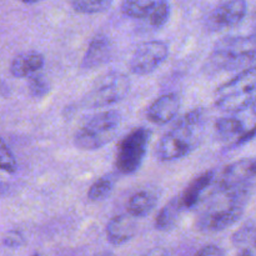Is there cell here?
Here are the masks:
<instances>
[{
	"instance_id": "4316f807",
	"label": "cell",
	"mask_w": 256,
	"mask_h": 256,
	"mask_svg": "<svg viewBox=\"0 0 256 256\" xmlns=\"http://www.w3.org/2000/svg\"><path fill=\"white\" fill-rule=\"evenodd\" d=\"M255 138H256V124L252 128H250V129H248L246 132H245L244 134L240 136V139L238 140L236 142H235L234 146H232V148L242 146V145H244V144H246V142H252V140L255 139Z\"/></svg>"
},
{
	"instance_id": "7a4b0ae2",
	"label": "cell",
	"mask_w": 256,
	"mask_h": 256,
	"mask_svg": "<svg viewBox=\"0 0 256 256\" xmlns=\"http://www.w3.org/2000/svg\"><path fill=\"white\" fill-rule=\"evenodd\" d=\"M205 122L202 109H194L178 119L172 129L156 144L155 155L160 162H174L189 155L199 145Z\"/></svg>"
},
{
	"instance_id": "603a6c76",
	"label": "cell",
	"mask_w": 256,
	"mask_h": 256,
	"mask_svg": "<svg viewBox=\"0 0 256 256\" xmlns=\"http://www.w3.org/2000/svg\"><path fill=\"white\" fill-rule=\"evenodd\" d=\"M170 12H172V9H170V5L166 0V2H162L158 8H155V9L152 10V14L145 19V22H146L152 28L160 29V28L164 26L168 22V20H169Z\"/></svg>"
},
{
	"instance_id": "1f68e13d",
	"label": "cell",
	"mask_w": 256,
	"mask_h": 256,
	"mask_svg": "<svg viewBox=\"0 0 256 256\" xmlns=\"http://www.w3.org/2000/svg\"><path fill=\"white\" fill-rule=\"evenodd\" d=\"M252 112H254V115H255V116H256V99H255L254 104L252 105Z\"/></svg>"
},
{
	"instance_id": "7402d4cb",
	"label": "cell",
	"mask_w": 256,
	"mask_h": 256,
	"mask_svg": "<svg viewBox=\"0 0 256 256\" xmlns=\"http://www.w3.org/2000/svg\"><path fill=\"white\" fill-rule=\"evenodd\" d=\"M28 89H29L30 95L32 98L42 99L49 94L50 82L42 72H36V74H32V76L28 78Z\"/></svg>"
},
{
	"instance_id": "7c38bea8",
	"label": "cell",
	"mask_w": 256,
	"mask_h": 256,
	"mask_svg": "<svg viewBox=\"0 0 256 256\" xmlns=\"http://www.w3.org/2000/svg\"><path fill=\"white\" fill-rule=\"evenodd\" d=\"M114 54L112 42L104 34H96L89 42L82 62V69H96L112 60Z\"/></svg>"
},
{
	"instance_id": "e0dca14e",
	"label": "cell",
	"mask_w": 256,
	"mask_h": 256,
	"mask_svg": "<svg viewBox=\"0 0 256 256\" xmlns=\"http://www.w3.org/2000/svg\"><path fill=\"white\" fill-rule=\"evenodd\" d=\"M158 196L152 190H142L135 192L128 200V214L134 218H145L155 209L158 204Z\"/></svg>"
},
{
	"instance_id": "5bb4252c",
	"label": "cell",
	"mask_w": 256,
	"mask_h": 256,
	"mask_svg": "<svg viewBox=\"0 0 256 256\" xmlns=\"http://www.w3.org/2000/svg\"><path fill=\"white\" fill-rule=\"evenodd\" d=\"M215 172L208 170L202 172L199 176L195 178L186 188L184 192L179 195L180 202H182L184 209H194L200 204L202 198L206 194V190L212 186L215 182Z\"/></svg>"
},
{
	"instance_id": "9a60e30c",
	"label": "cell",
	"mask_w": 256,
	"mask_h": 256,
	"mask_svg": "<svg viewBox=\"0 0 256 256\" xmlns=\"http://www.w3.org/2000/svg\"><path fill=\"white\" fill-rule=\"evenodd\" d=\"M45 65L44 55L38 52H25L18 54L10 64V72L14 78H29L42 72Z\"/></svg>"
},
{
	"instance_id": "44dd1931",
	"label": "cell",
	"mask_w": 256,
	"mask_h": 256,
	"mask_svg": "<svg viewBox=\"0 0 256 256\" xmlns=\"http://www.w3.org/2000/svg\"><path fill=\"white\" fill-rule=\"evenodd\" d=\"M114 0H69L72 9L82 14H98L109 9Z\"/></svg>"
},
{
	"instance_id": "484cf974",
	"label": "cell",
	"mask_w": 256,
	"mask_h": 256,
	"mask_svg": "<svg viewBox=\"0 0 256 256\" xmlns=\"http://www.w3.org/2000/svg\"><path fill=\"white\" fill-rule=\"evenodd\" d=\"M194 256H225V252L220 246L214 244H209L202 246V249L198 250Z\"/></svg>"
},
{
	"instance_id": "f1b7e54d",
	"label": "cell",
	"mask_w": 256,
	"mask_h": 256,
	"mask_svg": "<svg viewBox=\"0 0 256 256\" xmlns=\"http://www.w3.org/2000/svg\"><path fill=\"white\" fill-rule=\"evenodd\" d=\"M19 2H25V4H35V2H42V0H19Z\"/></svg>"
},
{
	"instance_id": "4dcf8cb0",
	"label": "cell",
	"mask_w": 256,
	"mask_h": 256,
	"mask_svg": "<svg viewBox=\"0 0 256 256\" xmlns=\"http://www.w3.org/2000/svg\"><path fill=\"white\" fill-rule=\"evenodd\" d=\"M252 25H254V34L256 35V12L254 14V18H252Z\"/></svg>"
},
{
	"instance_id": "d6986e66",
	"label": "cell",
	"mask_w": 256,
	"mask_h": 256,
	"mask_svg": "<svg viewBox=\"0 0 256 256\" xmlns=\"http://www.w3.org/2000/svg\"><path fill=\"white\" fill-rule=\"evenodd\" d=\"M166 0H122V10L126 16L145 20L155 8Z\"/></svg>"
},
{
	"instance_id": "2e32d148",
	"label": "cell",
	"mask_w": 256,
	"mask_h": 256,
	"mask_svg": "<svg viewBox=\"0 0 256 256\" xmlns=\"http://www.w3.org/2000/svg\"><path fill=\"white\" fill-rule=\"evenodd\" d=\"M215 134L218 139L226 142L230 148L234 146L235 142L240 139L242 134L246 132L244 122L236 116H224L215 122Z\"/></svg>"
},
{
	"instance_id": "277c9868",
	"label": "cell",
	"mask_w": 256,
	"mask_h": 256,
	"mask_svg": "<svg viewBox=\"0 0 256 256\" xmlns=\"http://www.w3.org/2000/svg\"><path fill=\"white\" fill-rule=\"evenodd\" d=\"M256 58V35L225 36L215 44L209 64L215 72H229L250 64Z\"/></svg>"
},
{
	"instance_id": "d6a6232c",
	"label": "cell",
	"mask_w": 256,
	"mask_h": 256,
	"mask_svg": "<svg viewBox=\"0 0 256 256\" xmlns=\"http://www.w3.org/2000/svg\"><path fill=\"white\" fill-rule=\"evenodd\" d=\"M255 245H256V238H255Z\"/></svg>"
},
{
	"instance_id": "6da1fadb",
	"label": "cell",
	"mask_w": 256,
	"mask_h": 256,
	"mask_svg": "<svg viewBox=\"0 0 256 256\" xmlns=\"http://www.w3.org/2000/svg\"><path fill=\"white\" fill-rule=\"evenodd\" d=\"M254 186L229 188L212 184L196 209L195 226L206 234L224 232L236 224L244 215L245 208L252 198Z\"/></svg>"
},
{
	"instance_id": "8992f818",
	"label": "cell",
	"mask_w": 256,
	"mask_h": 256,
	"mask_svg": "<svg viewBox=\"0 0 256 256\" xmlns=\"http://www.w3.org/2000/svg\"><path fill=\"white\" fill-rule=\"evenodd\" d=\"M152 132L148 128H135L118 145L115 168L122 175L136 172L142 166L149 146Z\"/></svg>"
},
{
	"instance_id": "9c48e42d",
	"label": "cell",
	"mask_w": 256,
	"mask_h": 256,
	"mask_svg": "<svg viewBox=\"0 0 256 256\" xmlns=\"http://www.w3.org/2000/svg\"><path fill=\"white\" fill-rule=\"evenodd\" d=\"M246 12V0H226L210 12L206 19V26L212 32L232 29L244 20Z\"/></svg>"
},
{
	"instance_id": "8fae6325",
	"label": "cell",
	"mask_w": 256,
	"mask_h": 256,
	"mask_svg": "<svg viewBox=\"0 0 256 256\" xmlns=\"http://www.w3.org/2000/svg\"><path fill=\"white\" fill-rule=\"evenodd\" d=\"M182 100L175 92H168L162 95L152 102L146 110V118L149 122L156 125H164L175 119L180 110Z\"/></svg>"
},
{
	"instance_id": "ffe728a7",
	"label": "cell",
	"mask_w": 256,
	"mask_h": 256,
	"mask_svg": "<svg viewBox=\"0 0 256 256\" xmlns=\"http://www.w3.org/2000/svg\"><path fill=\"white\" fill-rule=\"evenodd\" d=\"M115 186V178L112 175H104L92 182L88 192V199L90 202H102L112 192Z\"/></svg>"
},
{
	"instance_id": "cb8c5ba5",
	"label": "cell",
	"mask_w": 256,
	"mask_h": 256,
	"mask_svg": "<svg viewBox=\"0 0 256 256\" xmlns=\"http://www.w3.org/2000/svg\"><path fill=\"white\" fill-rule=\"evenodd\" d=\"M0 156H2V172H6L9 174H14L18 170V162L15 155L8 146L5 140L2 142V149H0Z\"/></svg>"
},
{
	"instance_id": "3957f363",
	"label": "cell",
	"mask_w": 256,
	"mask_h": 256,
	"mask_svg": "<svg viewBox=\"0 0 256 256\" xmlns=\"http://www.w3.org/2000/svg\"><path fill=\"white\" fill-rule=\"evenodd\" d=\"M256 99V66L249 68L215 90V106L225 112H239Z\"/></svg>"
},
{
	"instance_id": "d4e9b609",
	"label": "cell",
	"mask_w": 256,
	"mask_h": 256,
	"mask_svg": "<svg viewBox=\"0 0 256 256\" xmlns=\"http://www.w3.org/2000/svg\"><path fill=\"white\" fill-rule=\"evenodd\" d=\"M25 238L18 230H12L8 232V234L4 236V245L8 248H19L24 245Z\"/></svg>"
},
{
	"instance_id": "4fadbf2b",
	"label": "cell",
	"mask_w": 256,
	"mask_h": 256,
	"mask_svg": "<svg viewBox=\"0 0 256 256\" xmlns=\"http://www.w3.org/2000/svg\"><path fill=\"white\" fill-rule=\"evenodd\" d=\"M136 218L130 214H122L112 218L105 228L106 239L110 244L119 246L130 242L136 234Z\"/></svg>"
},
{
	"instance_id": "ac0fdd59",
	"label": "cell",
	"mask_w": 256,
	"mask_h": 256,
	"mask_svg": "<svg viewBox=\"0 0 256 256\" xmlns=\"http://www.w3.org/2000/svg\"><path fill=\"white\" fill-rule=\"evenodd\" d=\"M185 209L182 206V202H180L179 196L172 199L158 212L154 222L155 228L159 232H169V230H172L178 224L180 216H182V212Z\"/></svg>"
},
{
	"instance_id": "52a82bcc",
	"label": "cell",
	"mask_w": 256,
	"mask_h": 256,
	"mask_svg": "<svg viewBox=\"0 0 256 256\" xmlns=\"http://www.w3.org/2000/svg\"><path fill=\"white\" fill-rule=\"evenodd\" d=\"M132 89L129 76L122 72H112L102 75L84 96V104L89 108H106L122 102Z\"/></svg>"
},
{
	"instance_id": "f546056e",
	"label": "cell",
	"mask_w": 256,
	"mask_h": 256,
	"mask_svg": "<svg viewBox=\"0 0 256 256\" xmlns=\"http://www.w3.org/2000/svg\"><path fill=\"white\" fill-rule=\"evenodd\" d=\"M96 256H115V255L110 252H100V254H98Z\"/></svg>"
},
{
	"instance_id": "30bf717a",
	"label": "cell",
	"mask_w": 256,
	"mask_h": 256,
	"mask_svg": "<svg viewBox=\"0 0 256 256\" xmlns=\"http://www.w3.org/2000/svg\"><path fill=\"white\" fill-rule=\"evenodd\" d=\"M256 180V158H242L222 169L216 182L229 188L254 186Z\"/></svg>"
},
{
	"instance_id": "5b68a950",
	"label": "cell",
	"mask_w": 256,
	"mask_h": 256,
	"mask_svg": "<svg viewBox=\"0 0 256 256\" xmlns=\"http://www.w3.org/2000/svg\"><path fill=\"white\" fill-rule=\"evenodd\" d=\"M122 116L115 110H106L88 120L74 135L78 149L94 152L109 144L119 132Z\"/></svg>"
},
{
	"instance_id": "836d02e7",
	"label": "cell",
	"mask_w": 256,
	"mask_h": 256,
	"mask_svg": "<svg viewBox=\"0 0 256 256\" xmlns=\"http://www.w3.org/2000/svg\"><path fill=\"white\" fill-rule=\"evenodd\" d=\"M32 256H39V255H32Z\"/></svg>"
},
{
	"instance_id": "ba28073f",
	"label": "cell",
	"mask_w": 256,
	"mask_h": 256,
	"mask_svg": "<svg viewBox=\"0 0 256 256\" xmlns=\"http://www.w3.org/2000/svg\"><path fill=\"white\" fill-rule=\"evenodd\" d=\"M169 55V46L160 40L142 42L135 49L130 59V72L138 76H145L154 72Z\"/></svg>"
},
{
	"instance_id": "83f0119b",
	"label": "cell",
	"mask_w": 256,
	"mask_h": 256,
	"mask_svg": "<svg viewBox=\"0 0 256 256\" xmlns=\"http://www.w3.org/2000/svg\"><path fill=\"white\" fill-rule=\"evenodd\" d=\"M238 256H254V252H252L250 249H242V252H240Z\"/></svg>"
}]
</instances>
